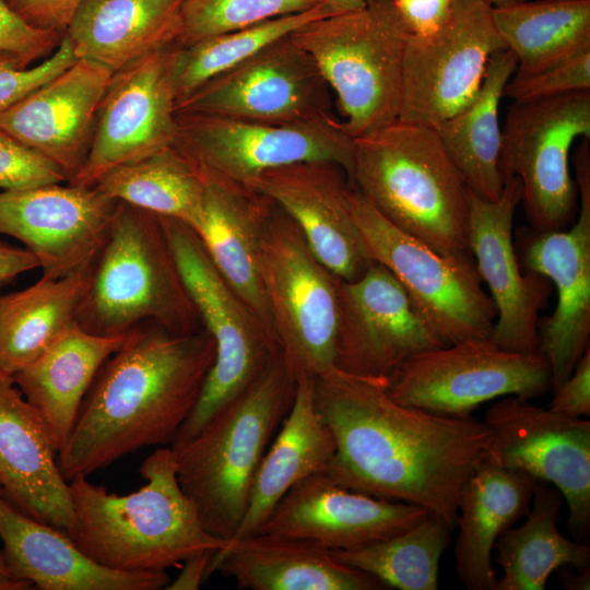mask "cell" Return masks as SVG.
<instances>
[{"label": "cell", "mask_w": 590, "mask_h": 590, "mask_svg": "<svg viewBox=\"0 0 590 590\" xmlns=\"http://www.w3.org/2000/svg\"><path fill=\"white\" fill-rule=\"evenodd\" d=\"M35 256L26 248L11 246L0 241V282L38 269Z\"/></svg>", "instance_id": "cell-49"}, {"label": "cell", "mask_w": 590, "mask_h": 590, "mask_svg": "<svg viewBox=\"0 0 590 590\" xmlns=\"http://www.w3.org/2000/svg\"><path fill=\"white\" fill-rule=\"evenodd\" d=\"M335 440L314 401L312 379L296 382L294 401L266 450L235 538L257 533L279 500L302 480L326 472Z\"/></svg>", "instance_id": "cell-32"}, {"label": "cell", "mask_w": 590, "mask_h": 590, "mask_svg": "<svg viewBox=\"0 0 590 590\" xmlns=\"http://www.w3.org/2000/svg\"><path fill=\"white\" fill-rule=\"evenodd\" d=\"M329 86L311 56L283 37L212 78L176 114L292 123L331 116Z\"/></svg>", "instance_id": "cell-17"}, {"label": "cell", "mask_w": 590, "mask_h": 590, "mask_svg": "<svg viewBox=\"0 0 590 590\" xmlns=\"http://www.w3.org/2000/svg\"><path fill=\"white\" fill-rule=\"evenodd\" d=\"M370 0H316L323 5L330 14H339L365 7Z\"/></svg>", "instance_id": "cell-52"}, {"label": "cell", "mask_w": 590, "mask_h": 590, "mask_svg": "<svg viewBox=\"0 0 590 590\" xmlns=\"http://www.w3.org/2000/svg\"><path fill=\"white\" fill-rule=\"evenodd\" d=\"M585 90H590V47L541 70L515 72L503 95L526 102Z\"/></svg>", "instance_id": "cell-41"}, {"label": "cell", "mask_w": 590, "mask_h": 590, "mask_svg": "<svg viewBox=\"0 0 590 590\" xmlns=\"http://www.w3.org/2000/svg\"><path fill=\"white\" fill-rule=\"evenodd\" d=\"M127 335H98L74 321L39 356L12 376L44 422L57 453L69 439L99 368Z\"/></svg>", "instance_id": "cell-30"}, {"label": "cell", "mask_w": 590, "mask_h": 590, "mask_svg": "<svg viewBox=\"0 0 590 590\" xmlns=\"http://www.w3.org/2000/svg\"><path fill=\"white\" fill-rule=\"evenodd\" d=\"M174 145L201 169L247 186L266 170L327 161L347 175L353 139L332 116L272 123L204 114H176Z\"/></svg>", "instance_id": "cell-13"}, {"label": "cell", "mask_w": 590, "mask_h": 590, "mask_svg": "<svg viewBox=\"0 0 590 590\" xmlns=\"http://www.w3.org/2000/svg\"><path fill=\"white\" fill-rule=\"evenodd\" d=\"M63 34L35 27L21 17L5 0H0V58L21 68L48 57L60 44Z\"/></svg>", "instance_id": "cell-43"}, {"label": "cell", "mask_w": 590, "mask_h": 590, "mask_svg": "<svg viewBox=\"0 0 590 590\" xmlns=\"http://www.w3.org/2000/svg\"><path fill=\"white\" fill-rule=\"evenodd\" d=\"M87 270L0 295V370L13 376L75 321Z\"/></svg>", "instance_id": "cell-35"}, {"label": "cell", "mask_w": 590, "mask_h": 590, "mask_svg": "<svg viewBox=\"0 0 590 590\" xmlns=\"http://www.w3.org/2000/svg\"><path fill=\"white\" fill-rule=\"evenodd\" d=\"M487 458L556 487L566 500L575 540L590 529V422L507 396L486 411Z\"/></svg>", "instance_id": "cell-16"}, {"label": "cell", "mask_w": 590, "mask_h": 590, "mask_svg": "<svg viewBox=\"0 0 590 590\" xmlns=\"http://www.w3.org/2000/svg\"><path fill=\"white\" fill-rule=\"evenodd\" d=\"M76 60L64 36L55 51L35 67L21 68L10 59L0 58V114Z\"/></svg>", "instance_id": "cell-44"}, {"label": "cell", "mask_w": 590, "mask_h": 590, "mask_svg": "<svg viewBox=\"0 0 590 590\" xmlns=\"http://www.w3.org/2000/svg\"><path fill=\"white\" fill-rule=\"evenodd\" d=\"M30 588H32L31 583L12 575L0 550V590H24Z\"/></svg>", "instance_id": "cell-51"}, {"label": "cell", "mask_w": 590, "mask_h": 590, "mask_svg": "<svg viewBox=\"0 0 590 590\" xmlns=\"http://www.w3.org/2000/svg\"><path fill=\"white\" fill-rule=\"evenodd\" d=\"M558 570L559 582L567 590H589L590 568L575 570L571 567H562Z\"/></svg>", "instance_id": "cell-50"}, {"label": "cell", "mask_w": 590, "mask_h": 590, "mask_svg": "<svg viewBox=\"0 0 590 590\" xmlns=\"http://www.w3.org/2000/svg\"><path fill=\"white\" fill-rule=\"evenodd\" d=\"M220 571L240 590H385L379 579L310 541L267 532L231 539L215 552Z\"/></svg>", "instance_id": "cell-28"}, {"label": "cell", "mask_w": 590, "mask_h": 590, "mask_svg": "<svg viewBox=\"0 0 590 590\" xmlns=\"http://www.w3.org/2000/svg\"><path fill=\"white\" fill-rule=\"evenodd\" d=\"M118 205L96 187L52 184L0 192V234L21 241L43 276L88 269L104 244Z\"/></svg>", "instance_id": "cell-21"}, {"label": "cell", "mask_w": 590, "mask_h": 590, "mask_svg": "<svg viewBox=\"0 0 590 590\" xmlns=\"http://www.w3.org/2000/svg\"><path fill=\"white\" fill-rule=\"evenodd\" d=\"M516 68V57L509 49L493 54L473 101L436 129L465 187L489 201L497 200L505 186L499 168L498 111L505 85Z\"/></svg>", "instance_id": "cell-33"}, {"label": "cell", "mask_w": 590, "mask_h": 590, "mask_svg": "<svg viewBox=\"0 0 590 590\" xmlns=\"http://www.w3.org/2000/svg\"><path fill=\"white\" fill-rule=\"evenodd\" d=\"M184 0H82L63 36L78 59L115 73L175 45Z\"/></svg>", "instance_id": "cell-31"}, {"label": "cell", "mask_w": 590, "mask_h": 590, "mask_svg": "<svg viewBox=\"0 0 590 590\" xmlns=\"http://www.w3.org/2000/svg\"><path fill=\"white\" fill-rule=\"evenodd\" d=\"M429 511L332 482L324 472L295 484L259 532L304 539L331 551L355 550L403 532Z\"/></svg>", "instance_id": "cell-23"}, {"label": "cell", "mask_w": 590, "mask_h": 590, "mask_svg": "<svg viewBox=\"0 0 590 590\" xmlns=\"http://www.w3.org/2000/svg\"><path fill=\"white\" fill-rule=\"evenodd\" d=\"M0 488L30 517L67 534L73 526L69 482L35 409L0 370Z\"/></svg>", "instance_id": "cell-25"}, {"label": "cell", "mask_w": 590, "mask_h": 590, "mask_svg": "<svg viewBox=\"0 0 590 590\" xmlns=\"http://www.w3.org/2000/svg\"><path fill=\"white\" fill-rule=\"evenodd\" d=\"M317 4L316 0H184L175 45H190Z\"/></svg>", "instance_id": "cell-40"}, {"label": "cell", "mask_w": 590, "mask_h": 590, "mask_svg": "<svg viewBox=\"0 0 590 590\" xmlns=\"http://www.w3.org/2000/svg\"><path fill=\"white\" fill-rule=\"evenodd\" d=\"M484 1H486L493 8H497V7L509 5L512 3H518L524 0H484Z\"/></svg>", "instance_id": "cell-53"}, {"label": "cell", "mask_w": 590, "mask_h": 590, "mask_svg": "<svg viewBox=\"0 0 590 590\" xmlns=\"http://www.w3.org/2000/svg\"><path fill=\"white\" fill-rule=\"evenodd\" d=\"M28 24L63 34L82 0H7Z\"/></svg>", "instance_id": "cell-47"}, {"label": "cell", "mask_w": 590, "mask_h": 590, "mask_svg": "<svg viewBox=\"0 0 590 590\" xmlns=\"http://www.w3.org/2000/svg\"><path fill=\"white\" fill-rule=\"evenodd\" d=\"M590 139V90L514 102L502 129L499 168L506 182L518 177L521 204L532 231L566 229L577 215L569 152Z\"/></svg>", "instance_id": "cell-11"}, {"label": "cell", "mask_w": 590, "mask_h": 590, "mask_svg": "<svg viewBox=\"0 0 590 590\" xmlns=\"http://www.w3.org/2000/svg\"><path fill=\"white\" fill-rule=\"evenodd\" d=\"M563 499L553 485L535 482L526 521L509 528L495 544L503 570L496 590H543L555 570L589 567V545L566 538L557 527Z\"/></svg>", "instance_id": "cell-34"}, {"label": "cell", "mask_w": 590, "mask_h": 590, "mask_svg": "<svg viewBox=\"0 0 590 590\" xmlns=\"http://www.w3.org/2000/svg\"><path fill=\"white\" fill-rule=\"evenodd\" d=\"M203 173L202 215L193 231L220 273L280 347L259 262L262 233L275 203L245 185Z\"/></svg>", "instance_id": "cell-26"}, {"label": "cell", "mask_w": 590, "mask_h": 590, "mask_svg": "<svg viewBox=\"0 0 590 590\" xmlns=\"http://www.w3.org/2000/svg\"><path fill=\"white\" fill-rule=\"evenodd\" d=\"M349 181L405 234L445 256L470 253L468 188L436 129L397 119L353 139Z\"/></svg>", "instance_id": "cell-4"}, {"label": "cell", "mask_w": 590, "mask_h": 590, "mask_svg": "<svg viewBox=\"0 0 590 590\" xmlns=\"http://www.w3.org/2000/svg\"><path fill=\"white\" fill-rule=\"evenodd\" d=\"M113 73L78 59L0 114V128L54 162L68 177L87 155L99 103Z\"/></svg>", "instance_id": "cell-24"}, {"label": "cell", "mask_w": 590, "mask_h": 590, "mask_svg": "<svg viewBox=\"0 0 590 590\" xmlns=\"http://www.w3.org/2000/svg\"><path fill=\"white\" fill-rule=\"evenodd\" d=\"M172 46L113 73L98 106L87 155L68 184L92 187L111 169L174 144L177 97Z\"/></svg>", "instance_id": "cell-19"}, {"label": "cell", "mask_w": 590, "mask_h": 590, "mask_svg": "<svg viewBox=\"0 0 590 590\" xmlns=\"http://www.w3.org/2000/svg\"><path fill=\"white\" fill-rule=\"evenodd\" d=\"M0 540L12 575L42 590L166 589L167 571H120L85 555L63 531L13 505L0 488Z\"/></svg>", "instance_id": "cell-27"}, {"label": "cell", "mask_w": 590, "mask_h": 590, "mask_svg": "<svg viewBox=\"0 0 590 590\" xmlns=\"http://www.w3.org/2000/svg\"><path fill=\"white\" fill-rule=\"evenodd\" d=\"M453 530L442 518L429 512L396 535L332 553L342 563L376 577L388 589L437 590L440 558Z\"/></svg>", "instance_id": "cell-38"}, {"label": "cell", "mask_w": 590, "mask_h": 590, "mask_svg": "<svg viewBox=\"0 0 590 590\" xmlns=\"http://www.w3.org/2000/svg\"><path fill=\"white\" fill-rule=\"evenodd\" d=\"M520 202L518 177L507 179L494 201L468 189L469 250L496 309L489 339L507 351L539 353V312L552 284L544 275L524 270L519 261L512 226Z\"/></svg>", "instance_id": "cell-20"}, {"label": "cell", "mask_w": 590, "mask_h": 590, "mask_svg": "<svg viewBox=\"0 0 590 590\" xmlns=\"http://www.w3.org/2000/svg\"><path fill=\"white\" fill-rule=\"evenodd\" d=\"M215 359L201 329L144 323L99 368L57 462L71 482L149 446H170L194 409Z\"/></svg>", "instance_id": "cell-2"}, {"label": "cell", "mask_w": 590, "mask_h": 590, "mask_svg": "<svg viewBox=\"0 0 590 590\" xmlns=\"http://www.w3.org/2000/svg\"><path fill=\"white\" fill-rule=\"evenodd\" d=\"M410 296L382 264L339 281L334 367L389 384L412 356L444 346Z\"/></svg>", "instance_id": "cell-18"}, {"label": "cell", "mask_w": 590, "mask_h": 590, "mask_svg": "<svg viewBox=\"0 0 590 590\" xmlns=\"http://www.w3.org/2000/svg\"><path fill=\"white\" fill-rule=\"evenodd\" d=\"M582 138L574 154L578 216L569 228L524 231L519 261L524 270L547 278L556 290L552 315L539 319V353L547 361L552 390L571 374L590 339V151Z\"/></svg>", "instance_id": "cell-15"}, {"label": "cell", "mask_w": 590, "mask_h": 590, "mask_svg": "<svg viewBox=\"0 0 590 590\" xmlns=\"http://www.w3.org/2000/svg\"><path fill=\"white\" fill-rule=\"evenodd\" d=\"M214 550L199 552L182 562L177 577L170 580L166 590H197L210 577V565Z\"/></svg>", "instance_id": "cell-48"}, {"label": "cell", "mask_w": 590, "mask_h": 590, "mask_svg": "<svg viewBox=\"0 0 590 590\" xmlns=\"http://www.w3.org/2000/svg\"><path fill=\"white\" fill-rule=\"evenodd\" d=\"M409 33L416 37L436 34L449 19L452 0H393Z\"/></svg>", "instance_id": "cell-46"}, {"label": "cell", "mask_w": 590, "mask_h": 590, "mask_svg": "<svg viewBox=\"0 0 590 590\" xmlns=\"http://www.w3.org/2000/svg\"><path fill=\"white\" fill-rule=\"evenodd\" d=\"M295 390L296 381L280 354L196 435L170 445L180 487L212 535L228 541L238 530L262 457Z\"/></svg>", "instance_id": "cell-5"}, {"label": "cell", "mask_w": 590, "mask_h": 590, "mask_svg": "<svg viewBox=\"0 0 590 590\" xmlns=\"http://www.w3.org/2000/svg\"><path fill=\"white\" fill-rule=\"evenodd\" d=\"M145 484L127 495L107 492L87 477L69 482L73 526L68 533L94 562L120 571H166L226 542L206 531L180 487L170 446L142 462Z\"/></svg>", "instance_id": "cell-3"}, {"label": "cell", "mask_w": 590, "mask_h": 590, "mask_svg": "<svg viewBox=\"0 0 590 590\" xmlns=\"http://www.w3.org/2000/svg\"><path fill=\"white\" fill-rule=\"evenodd\" d=\"M536 480L487 457L465 480L459 496L455 570L470 590H496L492 553L498 538L527 515Z\"/></svg>", "instance_id": "cell-29"}, {"label": "cell", "mask_w": 590, "mask_h": 590, "mask_svg": "<svg viewBox=\"0 0 590 590\" xmlns=\"http://www.w3.org/2000/svg\"><path fill=\"white\" fill-rule=\"evenodd\" d=\"M247 187L274 201L297 225L315 257L344 281L374 262L354 221L346 172L327 161L263 172Z\"/></svg>", "instance_id": "cell-22"}, {"label": "cell", "mask_w": 590, "mask_h": 590, "mask_svg": "<svg viewBox=\"0 0 590 590\" xmlns=\"http://www.w3.org/2000/svg\"><path fill=\"white\" fill-rule=\"evenodd\" d=\"M550 409L571 417L590 414V347L576 364L571 374L553 392Z\"/></svg>", "instance_id": "cell-45"}, {"label": "cell", "mask_w": 590, "mask_h": 590, "mask_svg": "<svg viewBox=\"0 0 590 590\" xmlns=\"http://www.w3.org/2000/svg\"><path fill=\"white\" fill-rule=\"evenodd\" d=\"M404 405L467 417L481 404L507 396L532 400L552 390V374L540 353H519L489 337L467 339L409 358L387 387Z\"/></svg>", "instance_id": "cell-12"}, {"label": "cell", "mask_w": 590, "mask_h": 590, "mask_svg": "<svg viewBox=\"0 0 590 590\" xmlns=\"http://www.w3.org/2000/svg\"><path fill=\"white\" fill-rule=\"evenodd\" d=\"M410 33L393 0L309 22L291 38L314 59L345 119L352 139L371 134L399 117L402 64Z\"/></svg>", "instance_id": "cell-7"}, {"label": "cell", "mask_w": 590, "mask_h": 590, "mask_svg": "<svg viewBox=\"0 0 590 590\" xmlns=\"http://www.w3.org/2000/svg\"><path fill=\"white\" fill-rule=\"evenodd\" d=\"M496 31L531 73L590 47V0L521 1L492 9Z\"/></svg>", "instance_id": "cell-37"}, {"label": "cell", "mask_w": 590, "mask_h": 590, "mask_svg": "<svg viewBox=\"0 0 590 590\" xmlns=\"http://www.w3.org/2000/svg\"><path fill=\"white\" fill-rule=\"evenodd\" d=\"M387 387L334 366L312 379L315 406L335 440L324 474L345 488L423 507L456 528L461 488L486 458L492 432L483 420L401 404Z\"/></svg>", "instance_id": "cell-1"}, {"label": "cell", "mask_w": 590, "mask_h": 590, "mask_svg": "<svg viewBox=\"0 0 590 590\" xmlns=\"http://www.w3.org/2000/svg\"><path fill=\"white\" fill-rule=\"evenodd\" d=\"M259 262L285 367L296 382L314 379L334 366L340 279L276 203L262 233Z\"/></svg>", "instance_id": "cell-9"}, {"label": "cell", "mask_w": 590, "mask_h": 590, "mask_svg": "<svg viewBox=\"0 0 590 590\" xmlns=\"http://www.w3.org/2000/svg\"><path fill=\"white\" fill-rule=\"evenodd\" d=\"M75 322L106 337L153 322L175 333L203 329L160 216L119 202L87 270Z\"/></svg>", "instance_id": "cell-6"}, {"label": "cell", "mask_w": 590, "mask_h": 590, "mask_svg": "<svg viewBox=\"0 0 590 590\" xmlns=\"http://www.w3.org/2000/svg\"><path fill=\"white\" fill-rule=\"evenodd\" d=\"M110 199L196 228L203 209V170L174 144L120 165L95 185Z\"/></svg>", "instance_id": "cell-36"}, {"label": "cell", "mask_w": 590, "mask_h": 590, "mask_svg": "<svg viewBox=\"0 0 590 590\" xmlns=\"http://www.w3.org/2000/svg\"><path fill=\"white\" fill-rule=\"evenodd\" d=\"M160 219L202 327L215 345L213 366L173 445L191 438L243 394L281 350L220 273L196 232L175 219Z\"/></svg>", "instance_id": "cell-8"}, {"label": "cell", "mask_w": 590, "mask_h": 590, "mask_svg": "<svg viewBox=\"0 0 590 590\" xmlns=\"http://www.w3.org/2000/svg\"><path fill=\"white\" fill-rule=\"evenodd\" d=\"M350 203L371 260L394 275L445 345L489 337L496 309L471 253L435 251L387 221L352 186Z\"/></svg>", "instance_id": "cell-10"}, {"label": "cell", "mask_w": 590, "mask_h": 590, "mask_svg": "<svg viewBox=\"0 0 590 590\" xmlns=\"http://www.w3.org/2000/svg\"><path fill=\"white\" fill-rule=\"evenodd\" d=\"M331 15L321 4L276 16L240 30L170 48V70L176 104L205 82L249 58L263 47L291 35L300 26Z\"/></svg>", "instance_id": "cell-39"}, {"label": "cell", "mask_w": 590, "mask_h": 590, "mask_svg": "<svg viewBox=\"0 0 590 590\" xmlns=\"http://www.w3.org/2000/svg\"><path fill=\"white\" fill-rule=\"evenodd\" d=\"M484 0H452L451 13L428 38L409 35L398 119L437 129L477 94L489 58L505 45Z\"/></svg>", "instance_id": "cell-14"}, {"label": "cell", "mask_w": 590, "mask_h": 590, "mask_svg": "<svg viewBox=\"0 0 590 590\" xmlns=\"http://www.w3.org/2000/svg\"><path fill=\"white\" fill-rule=\"evenodd\" d=\"M68 182L50 160L0 128V188L3 191Z\"/></svg>", "instance_id": "cell-42"}]
</instances>
